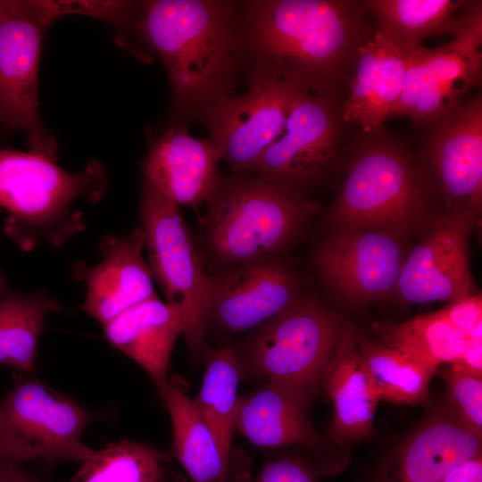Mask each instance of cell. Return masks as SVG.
<instances>
[{"mask_svg": "<svg viewBox=\"0 0 482 482\" xmlns=\"http://www.w3.org/2000/svg\"><path fill=\"white\" fill-rule=\"evenodd\" d=\"M368 14L356 0L239 2L240 67L249 79L273 78L341 98L361 47L377 30Z\"/></svg>", "mask_w": 482, "mask_h": 482, "instance_id": "cell-1", "label": "cell"}, {"mask_svg": "<svg viewBox=\"0 0 482 482\" xmlns=\"http://www.w3.org/2000/svg\"><path fill=\"white\" fill-rule=\"evenodd\" d=\"M142 31L162 58L174 104L204 118L229 95L240 67L238 3L215 0L143 2Z\"/></svg>", "mask_w": 482, "mask_h": 482, "instance_id": "cell-2", "label": "cell"}, {"mask_svg": "<svg viewBox=\"0 0 482 482\" xmlns=\"http://www.w3.org/2000/svg\"><path fill=\"white\" fill-rule=\"evenodd\" d=\"M105 187V174L97 162L71 173L47 155L0 148L4 231L23 251L41 243L60 246L82 232L87 223L74 204L97 202Z\"/></svg>", "mask_w": 482, "mask_h": 482, "instance_id": "cell-3", "label": "cell"}, {"mask_svg": "<svg viewBox=\"0 0 482 482\" xmlns=\"http://www.w3.org/2000/svg\"><path fill=\"white\" fill-rule=\"evenodd\" d=\"M207 204L206 246L225 269L276 257L301 235L315 211L303 196L257 175L223 178Z\"/></svg>", "mask_w": 482, "mask_h": 482, "instance_id": "cell-4", "label": "cell"}, {"mask_svg": "<svg viewBox=\"0 0 482 482\" xmlns=\"http://www.w3.org/2000/svg\"><path fill=\"white\" fill-rule=\"evenodd\" d=\"M358 140L333 217L347 229H399L424 207L420 174L408 153L380 129Z\"/></svg>", "mask_w": 482, "mask_h": 482, "instance_id": "cell-5", "label": "cell"}, {"mask_svg": "<svg viewBox=\"0 0 482 482\" xmlns=\"http://www.w3.org/2000/svg\"><path fill=\"white\" fill-rule=\"evenodd\" d=\"M148 268L184 324L192 356H202L208 327L209 276L179 207L144 184L140 209Z\"/></svg>", "mask_w": 482, "mask_h": 482, "instance_id": "cell-6", "label": "cell"}, {"mask_svg": "<svg viewBox=\"0 0 482 482\" xmlns=\"http://www.w3.org/2000/svg\"><path fill=\"white\" fill-rule=\"evenodd\" d=\"M91 417L36 375L19 374L0 402V458L16 464L81 462L94 452L82 441Z\"/></svg>", "mask_w": 482, "mask_h": 482, "instance_id": "cell-7", "label": "cell"}, {"mask_svg": "<svg viewBox=\"0 0 482 482\" xmlns=\"http://www.w3.org/2000/svg\"><path fill=\"white\" fill-rule=\"evenodd\" d=\"M452 37L439 47L421 46L405 55L404 84L393 116L407 115L426 127L480 83L481 1L466 2Z\"/></svg>", "mask_w": 482, "mask_h": 482, "instance_id": "cell-8", "label": "cell"}, {"mask_svg": "<svg viewBox=\"0 0 482 482\" xmlns=\"http://www.w3.org/2000/svg\"><path fill=\"white\" fill-rule=\"evenodd\" d=\"M341 324L334 313L300 297L261 326L249 345V369L310 395L339 342Z\"/></svg>", "mask_w": 482, "mask_h": 482, "instance_id": "cell-9", "label": "cell"}, {"mask_svg": "<svg viewBox=\"0 0 482 482\" xmlns=\"http://www.w3.org/2000/svg\"><path fill=\"white\" fill-rule=\"evenodd\" d=\"M61 15L59 1H0V120L52 158L56 146L38 113L37 69L43 33Z\"/></svg>", "mask_w": 482, "mask_h": 482, "instance_id": "cell-10", "label": "cell"}, {"mask_svg": "<svg viewBox=\"0 0 482 482\" xmlns=\"http://www.w3.org/2000/svg\"><path fill=\"white\" fill-rule=\"evenodd\" d=\"M342 102L304 90L253 172L303 196V189L328 171L343 148L349 124L343 120Z\"/></svg>", "mask_w": 482, "mask_h": 482, "instance_id": "cell-11", "label": "cell"}, {"mask_svg": "<svg viewBox=\"0 0 482 482\" xmlns=\"http://www.w3.org/2000/svg\"><path fill=\"white\" fill-rule=\"evenodd\" d=\"M306 90L273 78L249 79L239 96H226L204 116L210 139L237 172H253L279 136L299 96Z\"/></svg>", "mask_w": 482, "mask_h": 482, "instance_id": "cell-12", "label": "cell"}, {"mask_svg": "<svg viewBox=\"0 0 482 482\" xmlns=\"http://www.w3.org/2000/svg\"><path fill=\"white\" fill-rule=\"evenodd\" d=\"M473 212L454 207L404 260L395 289L403 299L425 303L474 295L468 239Z\"/></svg>", "mask_w": 482, "mask_h": 482, "instance_id": "cell-13", "label": "cell"}, {"mask_svg": "<svg viewBox=\"0 0 482 482\" xmlns=\"http://www.w3.org/2000/svg\"><path fill=\"white\" fill-rule=\"evenodd\" d=\"M404 262L395 230L347 229L327 240L314 263L338 294L368 301L386 296L396 287Z\"/></svg>", "mask_w": 482, "mask_h": 482, "instance_id": "cell-14", "label": "cell"}, {"mask_svg": "<svg viewBox=\"0 0 482 482\" xmlns=\"http://www.w3.org/2000/svg\"><path fill=\"white\" fill-rule=\"evenodd\" d=\"M299 298L293 274L276 257L233 266L209 276L208 325L244 331L263 325Z\"/></svg>", "mask_w": 482, "mask_h": 482, "instance_id": "cell-15", "label": "cell"}, {"mask_svg": "<svg viewBox=\"0 0 482 482\" xmlns=\"http://www.w3.org/2000/svg\"><path fill=\"white\" fill-rule=\"evenodd\" d=\"M426 127V153L445 200L450 204L464 202L478 212L482 203L481 93Z\"/></svg>", "mask_w": 482, "mask_h": 482, "instance_id": "cell-16", "label": "cell"}, {"mask_svg": "<svg viewBox=\"0 0 482 482\" xmlns=\"http://www.w3.org/2000/svg\"><path fill=\"white\" fill-rule=\"evenodd\" d=\"M103 259L88 268L77 262L74 278L87 283L82 310L102 326L137 303L157 296L143 257L141 227L124 236L106 234L99 241Z\"/></svg>", "mask_w": 482, "mask_h": 482, "instance_id": "cell-17", "label": "cell"}, {"mask_svg": "<svg viewBox=\"0 0 482 482\" xmlns=\"http://www.w3.org/2000/svg\"><path fill=\"white\" fill-rule=\"evenodd\" d=\"M220 148L209 138L190 136L184 125L154 140L142 163L144 184L178 205L198 207L214 195L223 178Z\"/></svg>", "mask_w": 482, "mask_h": 482, "instance_id": "cell-18", "label": "cell"}, {"mask_svg": "<svg viewBox=\"0 0 482 482\" xmlns=\"http://www.w3.org/2000/svg\"><path fill=\"white\" fill-rule=\"evenodd\" d=\"M405 69V56L377 29L359 51L348 95L341 104L345 122L364 132L381 129L400 99Z\"/></svg>", "mask_w": 482, "mask_h": 482, "instance_id": "cell-19", "label": "cell"}, {"mask_svg": "<svg viewBox=\"0 0 482 482\" xmlns=\"http://www.w3.org/2000/svg\"><path fill=\"white\" fill-rule=\"evenodd\" d=\"M481 454V436L460 420L435 419L391 457L381 482H444L462 463Z\"/></svg>", "mask_w": 482, "mask_h": 482, "instance_id": "cell-20", "label": "cell"}, {"mask_svg": "<svg viewBox=\"0 0 482 482\" xmlns=\"http://www.w3.org/2000/svg\"><path fill=\"white\" fill-rule=\"evenodd\" d=\"M102 327L109 343L141 366L160 393L170 379L168 370L175 343L184 333L179 312L155 296L124 311Z\"/></svg>", "mask_w": 482, "mask_h": 482, "instance_id": "cell-21", "label": "cell"}, {"mask_svg": "<svg viewBox=\"0 0 482 482\" xmlns=\"http://www.w3.org/2000/svg\"><path fill=\"white\" fill-rule=\"evenodd\" d=\"M321 380L333 405L331 436L343 443L370 436L380 400L350 325L344 328Z\"/></svg>", "mask_w": 482, "mask_h": 482, "instance_id": "cell-22", "label": "cell"}, {"mask_svg": "<svg viewBox=\"0 0 482 482\" xmlns=\"http://www.w3.org/2000/svg\"><path fill=\"white\" fill-rule=\"evenodd\" d=\"M308 401L309 395L295 387L266 381L254 392L239 397L236 430L259 447L312 446L320 439L306 416Z\"/></svg>", "mask_w": 482, "mask_h": 482, "instance_id": "cell-23", "label": "cell"}, {"mask_svg": "<svg viewBox=\"0 0 482 482\" xmlns=\"http://www.w3.org/2000/svg\"><path fill=\"white\" fill-rule=\"evenodd\" d=\"M61 311L58 300L46 290L19 291L0 269V364L21 375H35L46 319Z\"/></svg>", "mask_w": 482, "mask_h": 482, "instance_id": "cell-24", "label": "cell"}, {"mask_svg": "<svg viewBox=\"0 0 482 482\" xmlns=\"http://www.w3.org/2000/svg\"><path fill=\"white\" fill-rule=\"evenodd\" d=\"M160 395L171 420V453L191 481L228 482L229 462L183 384L170 378Z\"/></svg>", "mask_w": 482, "mask_h": 482, "instance_id": "cell-25", "label": "cell"}, {"mask_svg": "<svg viewBox=\"0 0 482 482\" xmlns=\"http://www.w3.org/2000/svg\"><path fill=\"white\" fill-rule=\"evenodd\" d=\"M466 1L366 0L364 5L383 33L405 56L422 46V41L456 29Z\"/></svg>", "mask_w": 482, "mask_h": 482, "instance_id": "cell-26", "label": "cell"}, {"mask_svg": "<svg viewBox=\"0 0 482 482\" xmlns=\"http://www.w3.org/2000/svg\"><path fill=\"white\" fill-rule=\"evenodd\" d=\"M205 368L199 395L194 398L218 445L229 462L239 397L242 363L230 347L205 348Z\"/></svg>", "mask_w": 482, "mask_h": 482, "instance_id": "cell-27", "label": "cell"}, {"mask_svg": "<svg viewBox=\"0 0 482 482\" xmlns=\"http://www.w3.org/2000/svg\"><path fill=\"white\" fill-rule=\"evenodd\" d=\"M71 482H181L158 449L135 441L110 443L80 462Z\"/></svg>", "mask_w": 482, "mask_h": 482, "instance_id": "cell-28", "label": "cell"}, {"mask_svg": "<svg viewBox=\"0 0 482 482\" xmlns=\"http://www.w3.org/2000/svg\"><path fill=\"white\" fill-rule=\"evenodd\" d=\"M358 349L379 400L401 404L429 403L434 371L386 345L361 340Z\"/></svg>", "mask_w": 482, "mask_h": 482, "instance_id": "cell-29", "label": "cell"}, {"mask_svg": "<svg viewBox=\"0 0 482 482\" xmlns=\"http://www.w3.org/2000/svg\"><path fill=\"white\" fill-rule=\"evenodd\" d=\"M382 336L385 345L408 354L434 372L441 364L457 359L467 339L436 312L386 325Z\"/></svg>", "mask_w": 482, "mask_h": 482, "instance_id": "cell-30", "label": "cell"}, {"mask_svg": "<svg viewBox=\"0 0 482 482\" xmlns=\"http://www.w3.org/2000/svg\"><path fill=\"white\" fill-rule=\"evenodd\" d=\"M449 398L464 425L481 436L482 378L453 370L445 375Z\"/></svg>", "mask_w": 482, "mask_h": 482, "instance_id": "cell-31", "label": "cell"}, {"mask_svg": "<svg viewBox=\"0 0 482 482\" xmlns=\"http://www.w3.org/2000/svg\"><path fill=\"white\" fill-rule=\"evenodd\" d=\"M435 312L440 319L468 337L482 324V298L480 295H474L451 302L450 304Z\"/></svg>", "mask_w": 482, "mask_h": 482, "instance_id": "cell-32", "label": "cell"}, {"mask_svg": "<svg viewBox=\"0 0 482 482\" xmlns=\"http://www.w3.org/2000/svg\"><path fill=\"white\" fill-rule=\"evenodd\" d=\"M254 482H316V478L302 461L280 458L268 461Z\"/></svg>", "mask_w": 482, "mask_h": 482, "instance_id": "cell-33", "label": "cell"}, {"mask_svg": "<svg viewBox=\"0 0 482 482\" xmlns=\"http://www.w3.org/2000/svg\"><path fill=\"white\" fill-rule=\"evenodd\" d=\"M451 364L453 370L482 378V324L467 337L461 353Z\"/></svg>", "mask_w": 482, "mask_h": 482, "instance_id": "cell-34", "label": "cell"}, {"mask_svg": "<svg viewBox=\"0 0 482 482\" xmlns=\"http://www.w3.org/2000/svg\"><path fill=\"white\" fill-rule=\"evenodd\" d=\"M444 482H482L481 454L457 467Z\"/></svg>", "mask_w": 482, "mask_h": 482, "instance_id": "cell-35", "label": "cell"}, {"mask_svg": "<svg viewBox=\"0 0 482 482\" xmlns=\"http://www.w3.org/2000/svg\"><path fill=\"white\" fill-rule=\"evenodd\" d=\"M0 482H46L36 473L0 458Z\"/></svg>", "mask_w": 482, "mask_h": 482, "instance_id": "cell-36", "label": "cell"}]
</instances>
